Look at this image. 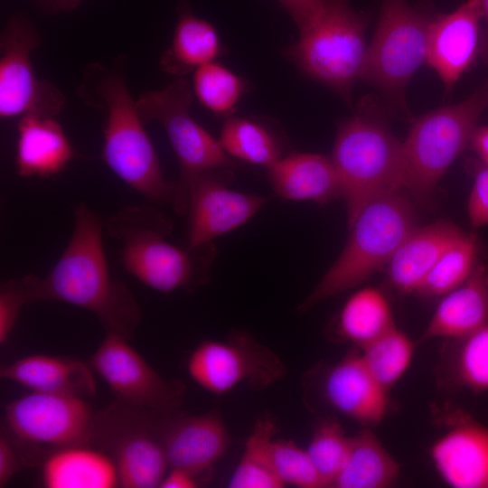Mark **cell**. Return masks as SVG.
I'll return each instance as SVG.
<instances>
[{"label":"cell","mask_w":488,"mask_h":488,"mask_svg":"<svg viewBox=\"0 0 488 488\" xmlns=\"http://www.w3.org/2000/svg\"><path fill=\"white\" fill-rule=\"evenodd\" d=\"M126 64L123 54L112 65L89 63L76 94L87 106L103 114L101 157L107 166L149 201L171 204L174 209L180 198L178 183L163 175L157 154L127 87Z\"/></svg>","instance_id":"obj_1"},{"label":"cell","mask_w":488,"mask_h":488,"mask_svg":"<svg viewBox=\"0 0 488 488\" xmlns=\"http://www.w3.org/2000/svg\"><path fill=\"white\" fill-rule=\"evenodd\" d=\"M105 221L86 203L73 209L70 240L39 282V301L67 303L93 313L106 333L129 340L141 320L133 295L110 275L103 247Z\"/></svg>","instance_id":"obj_2"},{"label":"cell","mask_w":488,"mask_h":488,"mask_svg":"<svg viewBox=\"0 0 488 488\" xmlns=\"http://www.w3.org/2000/svg\"><path fill=\"white\" fill-rule=\"evenodd\" d=\"M331 160L336 170L350 227L371 200L406 188L404 145L380 107L367 98L338 128Z\"/></svg>","instance_id":"obj_3"},{"label":"cell","mask_w":488,"mask_h":488,"mask_svg":"<svg viewBox=\"0 0 488 488\" xmlns=\"http://www.w3.org/2000/svg\"><path fill=\"white\" fill-rule=\"evenodd\" d=\"M119 243L122 266L146 286L169 293L192 289L208 280L214 258L212 243L180 248L167 240L172 222L150 205H125L105 221Z\"/></svg>","instance_id":"obj_4"},{"label":"cell","mask_w":488,"mask_h":488,"mask_svg":"<svg viewBox=\"0 0 488 488\" xmlns=\"http://www.w3.org/2000/svg\"><path fill=\"white\" fill-rule=\"evenodd\" d=\"M415 227L414 209L399 192L371 200L349 227L351 233L342 253L300 305L299 311H308L361 285L386 267Z\"/></svg>","instance_id":"obj_5"},{"label":"cell","mask_w":488,"mask_h":488,"mask_svg":"<svg viewBox=\"0 0 488 488\" xmlns=\"http://www.w3.org/2000/svg\"><path fill=\"white\" fill-rule=\"evenodd\" d=\"M366 27L367 16L354 10L350 0H324L318 16L299 31L286 54L306 76L350 102L366 57Z\"/></svg>","instance_id":"obj_6"},{"label":"cell","mask_w":488,"mask_h":488,"mask_svg":"<svg viewBox=\"0 0 488 488\" xmlns=\"http://www.w3.org/2000/svg\"><path fill=\"white\" fill-rule=\"evenodd\" d=\"M436 15L433 5L427 1L415 5L407 0L381 2L361 80L376 88L397 108H406V86L427 62L429 30Z\"/></svg>","instance_id":"obj_7"},{"label":"cell","mask_w":488,"mask_h":488,"mask_svg":"<svg viewBox=\"0 0 488 488\" xmlns=\"http://www.w3.org/2000/svg\"><path fill=\"white\" fill-rule=\"evenodd\" d=\"M488 108V82L466 99L417 118L403 142L406 188L430 192L469 145L479 117Z\"/></svg>","instance_id":"obj_8"},{"label":"cell","mask_w":488,"mask_h":488,"mask_svg":"<svg viewBox=\"0 0 488 488\" xmlns=\"http://www.w3.org/2000/svg\"><path fill=\"white\" fill-rule=\"evenodd\" d=\"M192 94V86L184 77H180L164 89L145 91L136 99L143 122L156 121L162 126L177 158L180 199L174 211L180 216L186 215L187 189L197 176L213 170L239 167L219 140L190 115Z\"/></svg>","instance_id":"obj_9"},{"label":"cell","mask_w":488,"mask_h":488,"mask_svg":"<svg viewBox=\"0 0 488 488\" xmlns=\"http://www.w3.org/2000/svg\"><path fill=\"white\" fill-rule=\"evenodd\" d=\"M41 34L23 14L12 15L0 33V117L33 114L56 117L64 108L62 91L34 72L32 52L40 47Z\"/></svg>","instance_id":"obj_10"},{"label":"cell","mask_w":488,"mask_h":488,"mask_svg":"<svg viewBox=\"0 0 488 488\" xmlns=\"http://www.w3.org/2000/svg\"><path fill=\"white\" fill-rule=\"evenodd\" d=\"M187 370L198 385L214 394L230 391L244 381L263 389L286 374L276 353L243 333L227 342H202L191 353Z\"/></svg>","instance_id":"obj_11"},{"label":"cell","mask_w":488,"mask_h":488,"mask_svg":"<svg viewBox=\"0 0 488 488\" xmlns=\"http://www.w3.org/2000/svg\"><path fill=\"white\" fill-rule=\"evenodd\" d=\"M127 341L107 333L91 356L93 371L127 405L160 412L177 409L184 397V384L163 379Z\"/></svg>","instance_id":"obj_12"},{"label":"cell","mask_w":488,"mask_h":488,"mask_svg":"<svg viewBox=\"0 0 488 488\" xmlns=\"http://www.w3.org/2000/svg\"><path fill=\"white\" fill-rule=\"evenodd\" d=\"M9 432L32 445L61 448L90 437L94 417L84 398L32 391L4 407Z\"/></svg>","instance_id":"obj_13"},{"label":"cell","mask_w":488,"mask_h":488,"mask_svg":"<svg viewBox=\"0 0 488 488\" xmlns=\"http://www.w3.org/2000/svg\"><path fill=\"white\" fill-rule=\"evenodd\" d=\"M115 406L121 420L111 407L106 415L107 447L111 452L119 478V486L126 488L159 487L169 464L163 444V431L155 434L145 420H141L145 408L119 401ZM164 430V428H163Z\"/></svg>","instance_id":"obj_14"},{"label":"cell","mask_w":488,"mask_h":488,"mask_svg":"<svg viewBox=\"0 0 488 488\" xmlns=\"http://www.w3.org/2000/svg\"><path fill=\"white\" fill-rule=\"evenodd\" d=\"M230 169L213 170L197 176L186 192L189 247L212 243V239L247 222L268 198L233 191L227 186Z\"/></svg>","instance_id":"obj_15"},{"label":"cell","mask_w":488,"mask_h":488,"mask_svg":"<svg viewBox=\"0 0 488 488\" xmlns=\"http://www.w3.org/2000/svg\"><path fill=\"white\" fill-rule=\"evenodd\" d=\"M442 421L449 430L431 448L434 465L455 488H481L488 483V427L466 412L447 408Z\"/></svg>","instance_id":"obj_16"},{"label":"cell","mask_w":488,"mask_h":488,"mask_svg":"<svg viewBox=\"0 0 488 488\" xmlns=\"http://www.w3.org/2000/svg\"><path fill=\"white\" fill-rule=\"evenodd\" d=\"M482 12L466 0L446 14H436L429 30L427 62L450 92L480 54Z\"/></svg>","instance_id":"obj_17"},{"label":"cell","mask_w":488,"mask_h":488,"mask_svg":"<svg viewBox=\"0 0 488 488\" xmlns=\"http://www.w3.org/2000/svg\"><path fill=\"white\" fill-rule=\"evenodd\" d=\"M324 394L334 409L364 427L378 425L387 411L388 391L371 374L357 350L328 372Z\"/></svg>","instance_id":"obj_18"},{"label":"cell","mask_w":488,"mask_h":488,"mask_svg":"<svg viewBox=\"0 0 488 488\" xmlns=\"http://www.w3.org/2000/svg\"><path fill=\"white\" fill-rule=\"evenodd\" d=\"M163 444L169 468H183L200 474L226 453L230 436L221 416L209 412L166 423Z\"/></svg>","instance_id":"obj_19"},{"label":"cell","mask_w":488,"mask_h":488,"mask_svg":"<svg viewBox=\"0 0 488 488\" xmlns=\"http://www.w3.org/2000/svg\"><path fill=\"white\" fill-rule=\"evenodd\" d=\"M463 232L447 221L415 227L386 265L391 285L401 294L416 293L433 266Z\"/></svg>","instance_id":"obj_20"},{"label":"cell","mask_w":488,"mask_h":488,"mask_svg":"<svg viewBox=\"0 0 488 488\" xmlns=\"http://www.w3.org/2000/svg\"><path fill=\"white\" fill-rule=\"evenodd\" d=\"M75 155L56 117L29 114L19 118L15 166L21 177L56 175Z\"/></svg>","instance_id":"obj_21"},{"label":"cell","mask_w":488,"mask_h":488,"mask_svg":"<svg viewBox=\"0 0 488 488\" xmlns=\"http://www.w3.org/2000/svg\"><path fill=\"white\" fill-rule=\"evenodd\" d=\"M488 324V266L477 264L469 277L444 296L419 342L463 339Z\"/></svg>","instance_id":"obj_22"},{"label":"cell","mask_w":488,"mask_h":488,"mask_svg":"<svg viewBox=\"0 0 488 488\" xmlns=\"http://www.w3.org/2000/svg\"><path fill=\"white\" fill-rule=\"evenodd\" d=\"M0 377L35 392L81 398L93 396L96 392L90 364L67 357L46 354L24 356L2 367Z\"/></svg>","instance_id":"obj_23"},{"label":"cell","mask_w":488,"mask_h":488,"mask_svg":"<svg viewBox=\"0 0 488 488\" xmlns=\"http://www.w3.org/2000/svg\"><path fill=\"white\" fill-rule=\"evenodd\" d=\"M267 179L274 192L286 200L324 204L342 197L331 157L319 154L285 155L267 169Z\"/></svg>","instance_id":"obj_24"},{"label":"cell","mask_w":488,"mask_h":488,"mask_svg":"<svg viewBox=\"0 0 488 488\" xmlns=\"http://www.w3.org/2000/svg\"><path fill=\"white\" fill-rule=\"evenodd\" d=\"M224 46L216 28L195 15L186 2L179 5L172 42L161 55L163 71L175 78L185 77L198 68L216 61Z\"/></svg>","instance_id":"obj_25"},{"label":"cell","mask_w":488,"mask_h":488,"mask_svg":"<svg viewBox=\"0 0 488 488\" xmlns=\"http://www.w3.org/2000/svg\"><path fill=\"white\" fill-rule=\"evenodd\" d=\"M47 488H114L119 486L114 460L84 444L57 448L42 465Z\"/></svg>","instance_id":"obj_26"},{"label":"cell","mask_w":488,"mask_h":488,"mask_svg":"<svg viewBox=\"0 0 488 488\" xmlns=\"http://www.w3.org/2000/svg\"><path fill=\"white\" fill-rule=\"evenodd\" d=\"M399 468L373 432L365 427L351 437L346 461L335 488H384L395 482Z\"/></svg>","instance_id":"obj_27"},{"label":"cell","mask_w":488,"mask_h":488,"mask_svg":"<svg viewBox=\"0 0 488 488\" xmlns=\"http://www.w3.org/2000/svg\"><path fill=\"white\" fill-rule=\"evenodd\" d=\"M390 305L377 288L365 287L344 304L338 319L337 333L361 349L395 327Z\"/></svg>","instance_id":"obj_28"},{"label":"cell","mask_w":488,"mask_h":488,"mask_svg":"<svg viewBox=\"0 0 488 488\" xmlns=\"http://www.w3.org/2000/svg\"><path fill=\"white\" fill-rule=\"evenodd\" d=\"M219 142L231 157L268 169L284 155V144L268 127L250 118L229 117Z\"/></svg>","instance_id":"obj_29"},{"label":"cell","mask_w":488,"mask_h":488,"mask_svg":"<svg viewBox=\"0 0 488 488\" xmlns=\"http://www.w3.org/2000/svg\"><path fill=\"white\" fill-rule=\"evenodd\" d=\"M277 426L272 419H258L246 440L242 456L229 482L230 488H282L273 461V436Z\"/></svg>","instance_id":"obj_30"},{"label":"cell","mask_w":488,"mask_h":488,"mask_svg":"<svg viewBox=\"0 0 488 488\" xmlns=\"http://www.w3.org/2000/svg\"><path fill=\"white\" fill-rule=\"evenodd\" d=\"M478 252L476 236L464 231L433 266L416 294L434 297L451 292L472 274Z\"/></svg>","instance_id":"obj_31"},{"label":"cell","mask_w":488,"mask_h":488,"mask_svg":"<svg viewBox=\"0 0 488 488\" xmlns=\"http://www.w3.org/2000/svg\"><path fill=\"white\" fill-rule=\"evenodd\" d=\"M248 85L244 78L214 61L193 72L192 89L206 109L229 117L248 91Z\"/></svg>","instance_id":"obj_32"},{"label":"cell","mask_w":488,"mask_h":488,"mask_svg":"<svg viewBox=\"0 0 488 488\" xmlns=\"http://www.w3.org/2000/svg\"><path fill=\"white\" fill-rule=\"evenodd\" d=\"M414 343L396 326L362 348V360L373 378L387 390L408 368Z\"/></svg>","instance_id":"obj_33"},{"label":"cell","mask_w":488,"mask_h":488,"mask_svg":"<svg viewBox=\"0 0 488 488\" xmlns=\"http://www.w3.org/2000/svg\"><path fill=\"white\" fill-rule=\"evenodd\" d=\"M448 358L449 373L455 382L474 392L488 389V324L458 339Z\"/></svg>","instance_id":"obj_34"},{"label":"cell","mask_w":488,"mask_h":488,"mask_svg":"<svg viewBox=\"0 0 488 488\" xmlns=\"http://www.w3.org/2000/svg\"><path fill=\"white\" fill-rule=\"evenodd\" d=\"M351 446L340 423L333 418L321 420L315 426L306 449L327 487H332L341 472Z\"/></svg>","instance_id":"obj_35"},{"label":"cell","mask_w":488,"mask_h":488,"mask_svg":"<svg viewBox=\"0 0 488 488\" xmlns=\"http://www.w3.org/2000/svg\"><path fill=\"white\" fill-rule=\"evenodd\" d=\"M272 455L276 472L285 485L327 487L307 450L302 449L294 441L274 440Z\"/></svg>","instance_id":"obj_36"},{"label":"cell","mask_w":488,"mask_h":488,"mask_svg":"<svg viewBox=\"0 0 488 488\" xmlns=\"http://www.w3.org/2000/svg\"><path fill=\"white\" fill-rule=\"evenodd\" d=\"M40 277L27 275L0 286V343L8 340L22 308L39 302Z\"/></svg>","instance_id":"obj_37"},{"label":"cell","mask_w":488,"mask_h":488,"mask_svg":"<svg viewBox=\"0 0 488 488\" xmlns=\"http://www.w3.org/2000/svg\"><path fill=\"white\" fill-rule=\"evenodd\" d=\"M467 166L474 178L468 217L474 228H480L488 224V165L480 160H469Z\"/></svg>","instance_id":"obj_38"},{"label":"cell","mask_w":488,"mask_h":488,"mask_svg":"<svg viewBox=\"0 0 488 488\" xmlns=\"http://www.w3.org/2000/svg\"><path fill=\"white\" fill-rule=\"evenodd\" d=\"M23 441L10 432L0 435V487H5L26 465L31 464L22 450Z\"/></svg>","instance_id":"obj_39"},{"label":"cell","mask_w":488,"mask_h":488,"mask_svg":"<svg viewBox=\"0 0 488 488\" xmlns=\"http://www.w3.org/2000/svg\"><path fill=\"white\" fill-rule=\"evenodd\" d=\"M294 20L298 30L309 25L320 14L324 0H277Z\"/></svg>","instance_id":"obj_40"},{"label":"cell","mask_w":488,"mask_h":488,"mask_svg":"<svg viewBox=\"0 0 488 488\" xmlns=\"http://www.w3.org/2000/svg\"><path fill=\"white\" fill-rule=\"evenodd\" d=\"M196 474L188 470L170 467L168 473L165 474L159 487L161 488H195L199 486L196 480Z\"/></svg>","instance_id":"obj_41"},{"label":"cell","mask_w":488,"mask_h":488,"mask_svg":"<svg viewBox=\"0 0 488 488\" xmlns=\"http://www.w3.org/2000/svg\"><path fill=\"white\" fill-rule=\"evenodd\" d=\"M469 145L479 160L488 165V126L476 127L472 134Z\"/></svg>","instance_id":"obj_42"},{"label":"cell","mask_w":488,"mask_h":488,"mask_svg":"<svg viewBox=\"0 0 488 488\" xmlns=\"http://www.w3.org/2000/svg\"><path fill=\"white\" fill-rule=\"evenodd\" d=\"M36 2L46 13L56 14L75 10L81 0H36Z\"/></svg>","instance_id":"obj_43"},{"label":"cell","mask_w":488,"mask_h":488,"mask_svg":"<svg viewBox=\"0 0 488 488\" xmlns=\"http://www.w3.org/2000/svg\"><path fill=\"white\" fill-rule=\"evenodd\" d=\"M482 12L483 18L486 21L487 28L481 35L480 54L488 62V0H475Z\"/></svg>","instance_id":"obj_44"},{"label":"cell","mask_w":488,"mask_h":488,"mask_svg":"<svg viewBox=\"0 0 488 488\" xmlns=\"http://www.w3.org/2000/svg\"><path fill=\"white\" fill-rule=\"evenodd\" d=\"M486 487H488V483H487Z\"/></svg>","instance_id":"obj_45"}]
</instances>
